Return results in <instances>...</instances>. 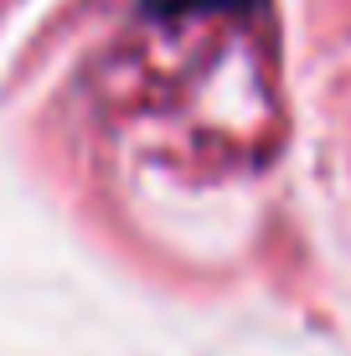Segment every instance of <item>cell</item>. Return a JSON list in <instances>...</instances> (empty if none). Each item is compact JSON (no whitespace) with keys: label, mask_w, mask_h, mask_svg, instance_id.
I'll use <instances>...</instances> for the list:
<instances>
[{"label":"cell","mask_w":351,"mask_h":356,"mask_svg":"<svg viewBox=\"0 0 351 356\" xmlns=\"http://www.w3.org/2000/svg\"><path fill=\"white\" fill-rule=\"evenodd\" d=\"M253 0H155V10H238Z\"/></svg>","instance_id":"cell-1"}]
</instances>
